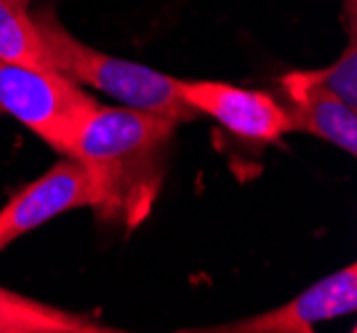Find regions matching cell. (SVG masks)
<instances>
[{"mask_svg":"<svg viewBox=\"0 0 357 333\" xmlns=\"http://www.w3.org/2000/svg\"><path fill=\"white\" fill-rule=\"evenodd\" d=\"M176 123L131 107H96L70 155L86 168L96 219L134 232L149 219L171 160Z\"/></svg>","mask_w":357,"mask_h":333,"instance_id":"obj_1","label":"cell"},{"mask_svg":"<svg viewBox=\"0 0 357 333\" xmlns=\"http://www.w3.org/2000/svg\"><path fill=\"white\" fill-rule=\"evenodd\" d=\"M32 22L51 56L54 70L73 77L75 83H86L93 91L107 93L123 107L160 115L176 125L200 118L184 102V96L178 91V77L96 51L89 43L77 40L56 19L54 8H32Z\"/></svg>","mask_w":357,"mask_h":333,"instance_id":"obj_2","label":"cell"},{"mask_svg":"<svg viewBox=\"0 0 357 333\" xmlns=\"http://www.w3.org/2000/svg\"><path fill=\"white\" fill-rule=\"evenodd\" d=\"M96 107L99 102L59 70L0 61V112L27 125L59 155H70Z\"/></svg>","mask_w":357,"mask_h":333,"instance_id":"obj_3","label":"cell"},{"mask_svg":"<svg viewBox=\"0 0 357 333\" xmlns=\"http://www.w3.org/2000/svg\"><path fill=\"white\" fill-rule=\"evenodd\" d=\"M184 102L200 118H211L251 147L280 144L291 134L288 112L267 91H251L219 80H178Z\"/></svg>","mask_w":357,"mask_h":333,"instance_id":"obj_4","label":"cell"},{"mask_svg":"<svg viewBox=\"0 0 357 333\" xmlns=\"http://www.w3.org/2000/svg\"><path fill=\"white\" fill-rule=\"evenodd\" d=\"M89 203L91 182L86 168L73 155H61V160H56L43 176L22 187L0 208V254L27 232L43 227L45 222Z\"/></svg>","mask_w":357,"mask_h":333,"instance_id":"obj_5","label":"cell"},{"mask_svg":"<svg viewBox=\"0 0 357 333\" xmlns=\"http://www.w3.org/2000/svg\"><path fill=\"white\" fill-rule=\"evenodd\" d=\"M357 309V267L347 264L339 272L304 288L298 296L283 307H275L261 315L232 320L224 325L203 328L213 333H310L314 325L328 320L352 315Z\"/></svg>","mask_w":357,"mask_h":333,"instance_id":"obj_6","label":"cell"},{"mask_svg":"<svg viewBox=\"0 0 357 333\" xmlns=\"http://www.w3.org/2000/svg\"><path fill=\"white\" fill-rule=\"evenodd\" d=\"M280 104L288 112L291 131L312 134L347 155H357V109L347 107L323 86L312 83L304 70L280 77Z\"/></svg>","mask_w":357,"mask_h":333,"instance_id":"obj_7","label":"cell"},{"mask_svg":"<svg viewBox=\"0 0 357 333\" xmlns=\"http://www.w3.org/2000/svg\"><path fill=\"white\" fill-rule=\"evenodd\" d=\"M120 328L43 304L11 288L0 286V333H115Z\"/></svg>","mask_w":357,"mask_h":333,"instance_id":"obj_8","label":"cell"},{"mask_svg":"<svg viewBox=\"0 0 357 333\" xmlns=\"http://www.w3.org/2000/svg\"><path fill=\"white\" fill-rule=\"evenodd\" d=\"M0 61L54 70L51 56L32 22L30 0H0Z\"/></svg>","mask_w":357,"mask_h":333,"instance_id":"obj_9","label":"cell"},{"mask_svg":"<svg viewBox=\"0 0 357 333\" xmlns=\"http://www.w3.org/2000/svg\"><path fill=\"white\" fill-rule=\"evenodd\" d=\"M307 77L323 86L326 91L339 96L344 104L357 109V32L349 30V43L342 51V56L323 70H304Z\"/></svg>","mask_w":357,"mask_h":333,"instance_id":"obj_10","label":"cell"},{"mask_svg":"<svg viewBox=\"0 0 357 333\" xmlns=\"http://www.w3.org/2000/svg\"><path fill=\"white\" fill-rule=\"evenodd\" d=\"M347 16H349V30H355V0H347Z\"/></svg>","mask_w":357,"mask_h":333,"instance_id":"obj_11","label":"cell"}]
</instances>
